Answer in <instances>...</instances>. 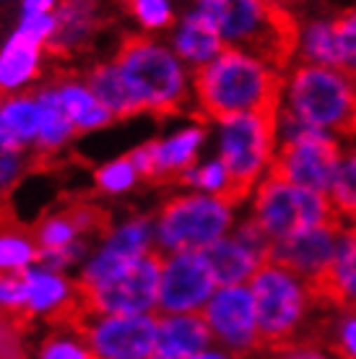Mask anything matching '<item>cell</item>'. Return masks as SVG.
Listing matches in <instances>:
<instances>
[{"label": "cell", "instance_id": "e0dca14e", "mask_svg": "<svg viewBox=\"0 0 356 359\" xmlns=\"http://www.w3.org/2000/svg\"><path fill=\"white\" fill-rule=\"evenodd\" d=\"M307 294L317 310H346L356 305V224H346L333 263L307 284Z\"/></svg>", "mask_w": 356, "mask_h": 359}, {"label": "cell", "instance_id": "277c9868", "mask_svg": "<svg viewBox=\"0 0 356 359\" xmlns=\"http://www.w3.org/2000/svg\"><path fill=\"white\" fill-rule=\"evenodd\" d=\"M284 115L299 126L356 138V83L328 65L296 63L289 79V107Z\"/></svg>", "mask_w": 356, "mask_h": 359}, {"label": "cell", "instance_id": "1f68e13d", "mask_svg": "<svg viewBox=\"0 0 356 359\" xmlns=\"http://www.w3.org/2000/svg\"><path fill=\"white\" fill-rule=\"evenodd\" d=\"M120 6L146 29H167L174 21L170 0H120Z\"/></svg>", "mask_w": 356, "mask_h": 359}, {"label": "cell", "instance_id": "4316f807", "mask_svg": "<svg viewBox=\"0 0 356 359\" xmlns=\"http://www.w3.org/2000/svg\"><path fill=\"white\" fill-rule=\"evenodd\" d=\"M86 86L97 94V99L112 112L115 120H128V117L143 115L138 99L130 94V89H128V83L123 81V76H120L115 63L94 65L89 73Z\"/></svg>", "mask_w": 356, "mask_h": 359}, {"label": "cell", "instance_id": "5b68a950", "mask_svg": "<svg viewBox=\"0 0 356 359\" xmlns=\"http://www.w3.org/2000/svg\"><path fill=\"white\" fill-rule=\"evenodd\" d=\"M258 315L260 351L273 354L302 339L312 299L302 278L276 263H263L249 278Z\"/></svg>", "mask_w": 356, "mask_h": 359}, {"label": "cell", "instance_id": "5bb4252c", "mask_svg": "<svg viewBox=\"0 0 356 359\" xmlns=\"http://www.w3.org/2000/svg\"><path fill=\"white\" fill-rule=\"evenodd\" d=\"M205 138V126L185 128L179 133L164 138V141H149L130 151L138 177L156 185H179L185 172L196 167L198 149Z\"/></svg>", "mask_w": 356, "mask_h": 359}, {"label": "cell", "instance_id": "30bf717a", "mask_svg": "<svg viewBox=\"0 0 356 359\" xmlns=\"http://www.w3.org/2000/svg\"><path fill=\"white\" fill-rule=\"evenodd\" d=\"M164 252L149 250L97 289H81L89 315H149L159 307ZM81 287V284H78Z\"/></svg>", "mask_w": 356, "mask_h": 359}, {"label": "cell", "instance_id": "f35d334b", "mask_svg": "<svg viewBox=\"0 0 356 359\" xmlns=\"http://www.w3.org/2000/svg\"><path fill=\"white\" fill-rule=\"evenodd\" d=\"M57 0H24V16H36V13H53Z\"/></svg>", "mask_w": 356, "mask_h": 359}, {"label": "cell", "instance_id": "4fadbf2b", "mask_svg": "<svg viewBox=\"0 0 356 359\" xmlns=\"http://www.w3.org/2000/svg\"><path fill=\"white\" fill-rule=\"evenodd\" d=\"M200 313L224 349L247 359L260 354L255 299L247 287H219Z\"/></svg>", "mask_w": 356, "mask_h": 359}, {"label": "cell", "instance_id": "603a6c76", "mask_svg": "<svg viewBox=\"0 0 356 359\" xmlns=\"http://www.w3.org/2000/svg\"><path fill=\"white\" fill-rule=\"evenodd\" d=\"M299 341L317 344L336 359H356V305L322 310V318L307 323Z\"/></svg>", "mask_w": 356, "mask_h": 359}, {"label": "cell", "instance_id": "f546056e", "mask_svg": "<svg viewBox=\"0 0 356 359\" xmlns=\"http://www.w3.org/2000/svg\"><path fill=\"white\" fill-rule=\"evenodd\" d=\"M36 354L39 359H97L89 341L76 328H50Z\"/></svg>", "mask_w": 356, "mask_h": 359}, {"label": "cell", "instance_id": "f1b7e54d", "mask_svg": "<svg viewBox=\"0 0 356 359\" xmlns=\"http://www.w3.org/2000/svg\"><path fill=\"white\" fill-rule=\"evenodd\" d=\"M34 234H36V243H39V252L60 250V248H68V245L81 240L78 226L73 224V219L65 206H60L53 214L42 216L34 224Z\"/></svg>", "mask_w": 356, "mask_h": 359}, {"label": "cell", "instance_id": "8d00e7d4", "mask_svg": "<svg viewBox=\"0 0 356 359\" xmlns=\"http://www.w3.org/2000/svg\"><path fill=\"white\" fill-rule=\"evenodd\" d=\"M55 29H57V18H55V13H36V16H24L18 32H24V34H29L32 39L47 45V39L55 34Z\"/></svg>", "mask_w": 356, "mask_h": 359}, {"label": "cell", "instance_id": "7a4b0ae2", "mask_svg": "<svg viewBox=\"0 0 356 359\" xmlns=\"http://www.w3.org/2000/svg\"><path fill=\"white\" fill-rule=\"evenodd\" d=\"M224 45L240 47L276 71H286L302 42L299 16L284 0H198Z\"/></svg>", "mask_w": 356, "mask_h": 359}, {"label": "cell", "instance_id": "7402d4cb", "mask_svg": "<svg viewBox=\"0 0 356 359\" xmlns=\"http://www.w3.org/2000/svg\"><path fill=\"white\" fill-rule=\"evenodd\" d=\"M42 109V128H39V138L34 144V162L47 164L55 151H60L62 146L76 135V126H73L68 109L62 104V97L57 86L50 83L45 89H39L34 94Z\"/></svg>", "mask_w": 356, "mask_h": 359}, {"label": "cell", "instance_id": "3957f363", "mask_svg": "<svg viewBox=\"0 0 356 359\" xmlns=\"http://www.w3.org/2000/svg\"><path fill=\"white\" fill-rule=\"evenodd\" d=\"M117 71L138 99L143 112L153 117H177L187 112L190 89L179 57L143 34H125L117 45Z\"/></svg>", "mask_w": 356, "mask_h": 359}, {"label": "cell", "instance_id": "8992f818", "mask_svg": "<svg viewBox=\"0 0 356 359\" xmlns=\"http://www.w3.org/2000/svg\"><path fill=\"white\" fill-rule=\"evenodd\" d=\"M278 128L281 115H237L224 120L219 162L226 170V185L216 198L234 208L249 196L276 154Z\"/></svg>", "mask_w": 356, "mask_h": 359}, {"label": "cell", "instance_id": "83f0119b", "mask_svg": "<svg viewBox=\"0 0 356 359\" xmlns=\"http://www.w3.org/2000/svg\"><path fill=\"white\" fill-rule=\"evenodd\" d=\"M39 128H42V109L36 97L21 94L0 104V130L18 146L32 149L39 138Z\"/></svg>", "mask_w": 356, "mask_h": 359}, {"label": "cell", "instance_id": "d6986e66", "mask_svg": "<svg viewBox=\"0 0 356 359\" xmlns=\"http://www.w3.org/2000/svg\"><path fill=\"white\" fill-rule=\"evenodd\" d=\"M214 333L205 323L203 313L159 315V336L151 359H190L208 349Z\"/></svg>", "mask_w": 356, "mask_h": 359}, {"label": "cell", "instance_id": "2e32d148", "mask_svg": "<svg viewBox=\"0 0 356 359\" xmlns=\"http://www.w3.org/2000/svg\"><path fill=\"white\" fill-rule=\"evenodd\" d=\"M343 229L346 226H315V229L299 232L294 237L278 240L271 248L268 263H276L281 269L292 271L307 287L333 263Z\"/></svg>", "mask_w": 356, "mask_h": 359}, {"label": "cell", "instance_id": "4dcf8cb0", "mask_svg": "<svg viewBox=\"0 0 356 359\" xmlns=\"http://www.w3.org/2000/svg\"><path fill=\"white\" fill-rule=\"evenodd\" d=\"M330 201L348 224H356V146L341 162L336 182L330 188Z\"/></svg>", "mask_w": 356, "mask_h": 359}, {"label": "cell", "instance_id": "e575fe53", "mask_svg": "<svg viewBox=\"0 0 356 359\" xmlns=\"http://www.w3.org/2000/svg\"><path fill=\"white\" fill-rule=\"evenodd\" d=\"M29 328L21 325L16 318L0 313V359H29L27 339Z\"/></svg>", "mask_w": 356, "mask_h": 359}, {"label": "cell", "instance_id": "ac0fdd59", "mask_svg": "<svg viewBox=\"0 0 356 359\" xmlns=\"http://www.w3.org/2000/svg\"><path fill=\"white\" fill-rule=\"evenodd\" d=\"M57 29L45 50L57 60L71 57L89 42L99 29V0H57Z\"/></svg>", "mask_w": 356, "mask_h": 359}, {"label": "cell", "instance_id": "d590c367", "mask_svg": "<svg viewBox=\"0 0 356 359\" xmlns=\"http://www.w3.org/2000/svg\"><path fill=\"white\" fill-rule=\"evenodd\" d=\"M179 185L200 188V190H208L211 196H219L224 190V185H226V170H224V164L219 159L200 164V167H193L190 172H185L182 180H179Z\"/></svg>", "mask_w": 356, "mask_h": 359}, {"label": "cell", "instance_id": "6da1fadb", "mask_svg": "<svg viewBox=\"0 0 356 359\" xmlns=\"http://www.w3.org/2000/svg\"><path fill=\"white\" fill-rule=\"evenodd\" d=\"M198 123H224L237 115H281L284 76L240 47H224L193 71Z\"/></svg>", "mask_w": 356, "mask_h": 359}, {"label": "cell", "instance_id": "ab89813d", "mask_svg": "<svg viewBox=\"0 0 356 359\" xmlns=\"http://www.w3.org/2000/svg\"><path fill=\"white\" fill-rule=\"evenodd\" d=\"M190 359H247V357H240V354H234L229 349H203L193 354Z\"/></svg>", "mask_w": 356, "mask_h": 359}, {"label": "cell", "instance_id": "ba28073f", "mask_svg": "<svg viewBox=\"0 0 356 359\" xmlns=\"http://www.w3.org/2000/svg\"><path fill=\"white\" fill-rule=\"evenodd\" d=\"M281 128H284V141L268 164L266 177L284 180L296 188L330 196V188L343 162L338 141L320 128L299 126L286 115H281Z\"/></svg>", "mask_w": 356, "mask_h": 359}, {"label": "cell", "instance_id": "44dd1931", "mask_svg": "<svg viewBox=\"0 0 356 359\" xmlns=\"http://www.w3.org/2000/svg\"><path fill=\"white\" fill-rule=\"evenodd\" d=\"M205 261L211 266L219 287H240L247 278L255 276V271L263 266V258L245 245L240 237H221L219 243L208 245L203 250Z\"/></svg>", "mask_w": 356, "mask_h": 359}, {"label": "cell", "instance_id": "52a82bcc", "mask_svg": "<svg viewBox=\"0 0 356 359\" xmlns=\"http://www.w3.org/2000/svg\"><path fill=\"white\" fill-rule=\"evenodd\" d=\"M249 219L266 232L271 243L315 226H346V219L333 206L330 196L273 177H263L258 185Z\"/></svg>", "mask_w": 356, "mask_h": 359}, {"label": "cell", "instance_id": "d6a6232c", "mask_svg": "<svg viewBox=\"0 0 356 359\" xmlns=\"http://www.w3.org/2000/svg\"><path fill=\"white\" fill-rule=\"evenodd\" d=\"M27 151L24 146L11 141L0 130V196H8V190L16 185V180L27 170Z\"/></svg>", "mask_w": 356, "mask_h": 359}, {"label": "cell", "instance_id": "484cf974", "mask_svg": "<svg viewBox=\"0 0 356 359\" xmlns=\"http://www.w3.org/2000/svg\"><path fill=\"white\" fill-rule=\"evenodd\" d=\"M57 86L62 97V104L71 115L73 126H76V133H86V130H97V128L109 126L115 117L102 102L97 99V94L83 86V83L73 81L71 76H62L57 81H53Z\"/></svg>", "mask_w": 356, "mask_h": 359}, {"label": "cell", "instance_id": "7c38bea8", "mask_svg": "<svg viewBox=\"0 0 356 359\" xmlns=\"http://www.w3.org/2000/svg\"><path fill=\"white\" fill-rule=\"evenodd\" d=\"M216 278L203 250L170 252L164 258L159 287V315L200 313L216 292Z\"/></svg>", "mask_w": 356, "mask_h": 359}, {"label": "cell", "instance_id": "d4e9b609", "mask_svg": "<svg viewBox=\"0 0 356 359\" xmlns=\"http://www.w3.org/2000/svg\"><path fill=\"white\" fill-rule=\"evenodd\" d=\"M224 39L221 34L216 32V27L203 16L193 11L190 16L182 21L177 36H174V53H177L179 60H185L193 71L200 68V65L211 63L216 55H221L224 50Z\"/></svg>", "mask_w": 356, "mask_h": 359}, {"label": "cell", "instance_id": "8fae6325", "mask_svg": "<svg viewBox=\"0 0 356 359\" xmlns=\"http://www.w3.org/2000/svg\"><path fill=\"white\" fill-rule=\"evenodd\" d=\"M97 359H151L159 315H86L76 328Z\"/></svg>", "mask_w": 356, "mask_h": 359}, {"label": "cell", "instance_id": "cb8c5ba5", "mask_svg": "<svg viewBox=\"0 0 356 359\" xmlns=\"http://www.w3.org/2000/svg\"><path fill=\"white\" fill-rule=\"evenodd\" d=\"M42 50L45 45L24 32H16L11 36L6 47L0 50V97L6 99L34 79L39 73Z\"/></svg>", "mask_w": 356, "mask_h": 359}, {"label": "cell", "instance_id": "74e56055", "mask_svg": "<svg viewBox=\"0 0 356 359\" xmlns=\"http://www.w3.org/2000/svg\"><path fill=\"white\" fill-rule=\"evenodd\" d=\"M268 359H336L333 354L317 346V344H310V341H296L292 346H286L281 351H273V354H268Z\"/></svg>", "mask_w": 356, "mask_h": 359}, {"label": "cell", "instance_id": "ffe728a7", "mask_svg": "<svg viewBox=\"0 0 356 359\" xmlns=\"http://www.w3.org/2000/svg\"><path fill=\"white\" fill-rule=\"evenodd\" d=\"M36 261H39V243L34 226L18 224L8 196H0V276L24 273Z\"/></svg>", "mask_w": 356, "mask_h": 359}, {"label": "cell", "instance_id": "9c48e42d", "mask_svg": "<svg viewBox=\"0 0 356 359\" xmlns=\"http://www.w3.org/2000/svg\"><path fill=\"white\" fill-rule=\"evenodd\" d=\"M232 226V206L216 196H187L170 198L153 219L156 250L164 255L182 250H205L208 245L226 237Z\"/></svg>", "mask_w": 356, "mask_h": 359}, {"label": "cell", "instance_id": "9a60e30c", "mask_svg": "<svg viewBox=\"0 0 356 359\" xmlns=\"http://www.w3.org/2000/svg\"><path fill=\"white\" fill-rule=\"evenodd\" d=\"M304 60L341 71L356 83V11L310 21L302 34Z\"/></svg>", "mask_w": 356, "mask_h": 359}, {"label": "cell", "instance_id": "836d02e7", "mask_svg": "<svg viewBox=\"0 0 356 359\" xmlns=\"http://www.w3.org/2000/svg\"><path fill=\"white\" fill-rule=\"evenodd\" d=\"M138 180V172H135L130 156H123V159H115V162L104 164L102 170L94 172V182L102 193H109V196H117V193H125L130 190Z\"/></svg>", "mask_w": 356, "mask_h": 359}]
</instances>
